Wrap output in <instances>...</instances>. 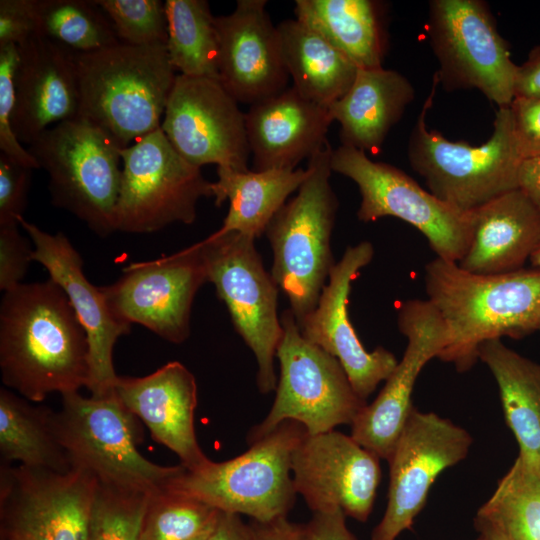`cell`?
<instances>
[{
    "instance_id": "1",
    "label": "cell",
    "mask_w": 540,
    "mask_h": 540,
    "mask_svg": "<svg viewBox=\"0 0 540 540\" xmlns=\"http://www.w3.org/2000/svg\"><path fill=\"white\" fill-rule=\"evenodd\" d=\"M0 371L6 388L33 403L51 393L63 395L88 386L86 332L65 292L50 278L4 292Z\"/></svg>"
},
{
    "instance_id": "2",
    "label": "cell",
    "mask_w": 540,
    "mask_h": 540,
    "mask_svg": "<svg viewBox=\"0 0 540 540\" xmlns=\"http://www.w3.org/2000/svg\"><path fill=\"white\" fill-rule=\"evenodd\" d=\"M424 284L447 333L438 359L459 372L474 366L485 341L540 333V268L481 275L436 257L425 266Z\"/></svg>"
},
{
    "instance_id": "3",
    "label": "cell",
    "mask_w": 540,
    "mask_h": 540,
    "mask_svg": "<svg viewBox=\"0 0 540 540\" xmlns=\"http://www.w3.org/2000/svg\"><path fill=\"white\" fill-rule=\"evenodd\" d=\"M78 116L111 134L126 148L161 126L177 77L166 45L120 43L75 53Z\"/></svg>"
},
{
    "instance_id": "4",
    "label": "cell",
    "mask_w": 540,
    "mask_h": 540,
    "mask_svg": "<svg viewBox=\"0 0 540 540\" xmlns=\"http://www.w3.org/2000/svg\"><path fill=\"white\" fill-rule=\"evenodd\" d=\"M329 142L308 159V176L266 228L271 275L298 324L313 312L333 267L331 235L339 202L330 184Z\"/></svg>"
},
{
    "instance_id": "5",
    "label": "cell",
    "mask_w": 540,
    "mask_h": 540,
    "mask_svg": "<svg viewBox=\"0 0 540 540\" xmlns=\"http://www.w3.org/2000/svg\"><path fill=\"white\" fill-rule=\"evenodd\" d=\"M438 85L434 74L430 93L408 140V160L433 195L469 212L517 189V173L523 158L513 134L509 106L497 109L492 134L479 146L451 141L439 131L428 129L426 114Z\"/></svg>"
},
{
    "instance_id": "6",
    "label": "cell",
    "mask_w": 540,
    "mask_h": 540,
    "mask_svg": "<svg viewBox=\"0 0 540 540\" xmlns=\"http://www.w3.org/2000/svg\"><path fill=\"white\" fill-rule=\"evenodd\" d=\"M121 149L111 134L77 116L45 130L28 151L48 174L53 205L107 237L116 231Z\"/></svg>"
},
{
    "instance_id": "7",
    "label": "cell",
    "mask_w": 540,
    "mask_h": 540,
    "mask_svg": "<svg viewBox=\"0 0 540 540\" xmlns=\"http://www.w3.org/2000/svg\"><path fill=\"white\" fill-rule=\"evenodd\" d=\"M61 397L54 426L72 468L89 472L100 483L148 494L167 487L185 470L181 464H155L138 451V418L115 392L103 397L70 392Z\"/></svg>"
},
{
    "instance_id": "8",
    "label": "cell",
    "mask_w": 540,
    "mask_h": 540,
    "mask_svg": "<svg viewBox=\"0 0 540 540\" xmlns=\"http://www.w3.org/2000/svg\"><path fill=\"white\" fill-rule=\"evenodd\" d=\"M307 433L293 420L250 444L227 461L210 462L196 471L186 468L167 487L219 511L244 514L259 522L287 516L295 503L291 457Z\"/></svg>"
},
{
    "instance_id": "9",
    "label": "cell",
    "mask_w": 540,
    "mask_h": 540,
    "mask_svg": "<svg viewBox=\"0 0 540 540\" xmlns=\"http://www.w3.org/2000/svg\"><path fill=\"white\" fill-rule=\"evenodd\" d=\"M282 338L276 351L280 377L272 408L247 435L250 444L293 420L307 433L320 434L338 425H351L366 406L353 389L340 362L305 339L290 309L282 312Z\"/></svg>"
},
{
    "instance_id": "10",
    "label": "cell",
    "mask_w": 540,
    "mask_h": 540,
    "mask_svg": "<svg viewBox=\"0 0 540 540\" xmlns=\"http://www.w3.org/2000/svg\"><path fill=\"white\" fill-rule=\"evenodd\" d=\"M200 243L208 282L215 286L235 330L257 360L259 391L266 394L276 390L274 358L283 334L277 315L279 287L266 271L255 239L217 230Z\"/></svg>"
},
{
    "instance_id": "11",
    "label": "cell",
    "mask_w": 540,
    "mask_h": 540,
    "mask_svg": "<svg viewBox=\"0 0 540 540\" xmlns=\"http://www.w3.org/2000/svg\"><path fill=\"white\" fill-rule=\"evenodd\" d=\"M120 153L116 231L152 233L173 223L191 224L199 200L213 197V182L173 148L161 126Z\"/></svg>"
},
{
    "instance_id": "12",
    "label": "cell",
    "mask_w": 540,
    "mask_h": 540,
    "mask_svg": "<svg viewBox=\"0 0 540 540\" xmlns=\"http://www.w3.org/2000/svg\"><path fill=\"white\" fill-rule=\"evenodd\" d=\"M427 32L445 90L477 89L498 108L511 104L518 65L486 2L430 1Z\"/></svg>"
},
{
    "instance_id": "13",
    "label": "cell",
    "mask_w": 540,
    "mask_h": 540,
    "mask_svg": "<svg viewBox=\"0 0 540 540\" xmlns=\"http://www.w3.org/2000/svg\"><path fill=\"white\" fill-rule=\"evenodd\" d=\"M332 172L351 179L361 195L357 218L373 222L391 216L403 220L427 239L437 257L458 263L472 236V211L464 212L422 188L401 169L371 160L356 148L332 150Z\"/></svg>"
},
{
    "instance_id": "14",
    "label": "cell",
    "mask_w": 540,
    "mask_h": 540,
    "mask_svg": "<svg viewBox=\"0 0 540 540\" xmlns=\"http://www.w3.org/2000/svg\"><path fill=\"white\" fill-rule=\"evenodd\" d=\"M97 479L1 463V540H90Z\"/></svg>"
},
{
    "instance_id": "15",
    "label": "cell",
    "mask_w": 540,
    "mask_h": 540,
    "mask_svg": "<svg viewBox=\"0 0 540 540\" xmlns=\"http://www.w3.org/2000/svg\"><path fill=\"white\" fill-rule=\"evenodd\" d=\"M472 442L466 429L413 406L387 460V506L370 540H396L411 529L437 477L465 459Z\"/></svg>"
},
{
    "instance_id": "16",
    "label": "cell",
    "mask_w": 540,
    "mask_h": 540,
    "mask_svg": "<svg viewBox=\"0 0 540 540\" xmlns=\"http://www.w3.org/2000/svg\"><path fill=\"white\" fill-rule=\"evenodd\" d=\"M207 282L199 242L169 256L130 264L115 283L101 289L118 320L180 344L190 335L192 304Z\"/></svg>"
},
{
    "instance_id": "17",
    "label": "cell",
    "mask_w": 540,
    "mask_h": 540,
    "mask_svg": "<svg viewBox=\"0 0 540 540\" xmlns=\"http://www.w3.org/2000/svg\"><path fill=\"white\" fill-rule=\"evenodd\" d=\"M219 80L177 75L161 129L190 164L247 171L251 156L245 113Z\"/></svg>"
},
{
    "instance_id": "18",
    "label": "cell",
    "mask_w": 540,
    "mask_h": 540,
    "mask_svg": "<svg viewBox=\"0 0 540 540\" xmlns=\"http://www.w3.org/2000/svg\"><path fill=\"white\" fill-rule=\"evenodd\" d=\"M379 460L351 435L306 433L292 453L293 485L313 513L340 508L366 522L381 479Z\"/></svg>"
},
{
    "instance_id": "19",
    "label": "cell",
    "mask_w": 540,
    "mask_h": 540,
    "mask_svg": "<svg viewBox=\"0 0 540 540\" xmlns=\"http://www.w3.org/2000/svg\"><path fill=\"white\" fill-rule=\"evenodd\" d=\"M397 325L407 339L404 354L375 400L350 425L351 437L386 461L413 408L412 392L421 370L440 356L447 341L444 322L428 300L401 303Z\"/></svg>"
},
{
    "instance_id": "20",
    "label": "cell",
    "mask_w": 540,
    "mask_h": 540,
    "mask_svg": "<svg viewBox=\"0 0 540 540\" xmlns=\"http://www.w3.org/2000/svg\"><path fill=\"white\" fill-rule=\"evenodd\" d=\"M18 223L33 244V261L45 267L50 279L63 289L86 332L90 362L87 388L91 396L111 394L118 378L113 365L114 346L131 326L115 317L101 287L89 282L79 252L62 232H45L24 216Z\"/></svg>"
},
{
    "instance_id": "21",
    "label": "cell",
    "mask_w": 540,
    "mask_h": 540,
    "mask_svg": "<svg viewBox=\"0 0 540 540\" xmlns=\"http://www.w3.org/2000/svg\"><path fill=\"white\" fill-rule=\"evenodd\" d=\"M373 256L374 247L368 241L348 246L331 270L316 308L298 326L305 339L340 362L353 389L364 401L398 364L395 355L384 347L367 351L349 318L352 281Z\"/></svg>"
},
{
    "instance_id": "22",
    "label": "cell",
    "mask_w": 540,
    "mask_h": 540,
    "mask_svg": "<svg viewBox=\"0 0 540 540\" xmlns=\"http://www.w3.org/2000/svg\"><path fill=\"white\" fill-rule=\"evenodd\" d=\"M265 0H238L215 18L219 38V82L238 102L250 106L288 88L280 37Z\"/></svg>"
},
{
    "instance_id": "23",
    "label": "cell",
    "mask_w": 540,
    "mask_h": 540,
    "mask_svg": "<svg viewBox=\"0 0 540 540\" xmlns=\"http://www.w3.org/2000/svg\"><path fill=\"white\" fill-rule=\"evenodd\" d=\"M13 131L30 145L48 128L78 116L74 52L37 33L18 46Z\"/></svg>"
},
{
    "instance_id": "24",
    "label": "cell",
    "mask_w": 540,
    "mask_h": 540,
    "mask_svg": "<svg viewBox=\"0 0 540 540\" xmlns=\"http://www.w3.org/2000/svg\"><path fill=\"white\" fill-rule=\"evenodd\" d=\"M114 392L148 427L153 439L173 451L188 471L210 462L195 434L196 380L182 363L169 362L144 377L118 376Z\"/></svg>"
},
{
    "instance_id": "25",
    "label": "cell",
    "mask_w": 540,
    "mask_h": 540,
    "mask_svg": "<svg viewBox=\"0 0 540 540\" xmlns=\"http://www.w3.org/2000/svg\"><path fill=\"white\" fill-rule=\"evenodd\" d=\"M329 108L303 97L293 86L250 106L245 124L255 171L296 169L327 143Z\"/></svg>"
},
{
    "instance_id": "26",
    "label": "cell",
    "mask_w": 540,
    "mask_h": 540,
    "mask_svg": "<svg viewBox=\"0 0 540 540\" xmlns=\"http://www.w3.org/2000/svg\"><path fill=\"white\" fill-rule=\"evenodd\" d=\"M540 244V210L520 190L472 210V236L460 268L481 275L524 268Z\"/></svg>"
},
{
    "instance_id": "27",
    "label": "cell",
    "mask_w": 540,
    "mask_h": 540,
    "mask_svg": "<svg viewBox=\"0 0 540 540\" xmlns=\"http://www.w3.org/2000/svg\"><path fill=\"white\" fill-rule=\"evenodd\" d=\"M414 97L413 85L398 71L358 68L348 91L329 107L341 145L377 152Z\"/></svg>"
},
{
    "instance_id": "28",
    "label": "cell",
    "mask_w": 540,
    "mask_h": 540,
    "mask_svg": "<svg viewBox=\"0 0 540 540\" xmlns=\"http://www.w3.org/2000/svg\"><path fill=\"white\" fill-rule=\"evenodd\" d=\"M296 19L318 32L357 68L383 67L386 10L375 0H296Z\"/></svg>"
},
{
    "instance_id": "29",
    "label": "cell",
    "mask_w": 540,
    "mask_h": 540,
    "mask_svg": "<svg viewBox=\"0 0 540 540\" xmlns=\"http://www.w3.org/2000/svg\"><path fill=\"white\" fill-rule=\"evenodd\" d=\"M477 355L496 380L506 424L518 443V457L540 469V363L501 339L483 342Z\"/></svg>"
},
{
    "instance_id": "30",
    "label": "cell",
    "mask_w": 540,
    "mask_h": 540,
    "mask_svg": "<svg viewBox=\"0 0 540 540\" xmlns=\"http://www.w3.org/2000/svg\"><path fill=\"white\" fill-rule=\"evenodd\" d=\"M217 176L213 182L215 205L229 201L228 213L218 231H235L256 239L265 234L274 215L304 182L308 169L238 171L217 167Z\"/></svg>"
},
{
    "instance_id": "31",
    "label": "cell",
    "mask_w": 540,
    "mask_h": 540,
    "mask_svg": "<svg viewBox=\"0 0 540 540\" xmlns=\"http://www.w3.org/2000/svg\"><path fill=\"white\" fill-rule=\"evenodd\" d=\"M277 29L292 86L306 99L329 108L350 88L357 66L296 18L283 20Z\"/></svg>"
},
{
    "instance_id": "32",
    "label": "cell",
    "mask_w": 540,
    "mask_h": 540,
    "mask_svg": "<svg viewBox=\"0 0 540 540\" xmlns=\"http://www.w3.org/2000/svg\"><path fill=\"white\" fill-rule=\"evenodd\" d=\"M8 388L0 389L2 463L66 473L72 469L54 426V410L36 406Z\"/></svg>"
},
{
    "instance_id": "33",
    "label": "cell",
    "mask_w": 540,
    "mask_h": 540,
    "mask_svg": "<svg viewBox=\"0 0 540 540\" xmlns=\"http://www.w3.org/2000/svg\"><path fill=\"white\" fill-rule=\"evenodd\" d=\"M170 62L181 75L219 80V38L208 1L166 0Z\"/></svg>"
},
{
    "instance_id": "34",
    "label": "cell",
    "mask_w": 540,
    "mask_h": 540,
    "mask_svg": "<svg viewBox=\"0 0 540 540\" xmlns=\"http://www.w3.org/2000/svg\"><path fill=\"white\" fill-rule=\"evenodd\" d=\"M476 518L506 540H540V469L517 456Z\"/></svg>"
},
{
    "instance_id": "35",
    "label": "cell",
    "mask_w": 540,
    "mask_h": 540,
    "mask_svg": "<svg viewBox=\"0 0 540 540\" xmlns=\"http://www.w3.org/2000/svg\"><path fill=\"white\" fill-rule=\"evenodd\" d=\"M38 33L75 53L122 43L94 0H36Z\"/></svg>"
},
{
    "instance_id": "36",
    "label": "cell",
    "mask_w": 540,
    "mask_h": 540,
    "mask_svg": "<svg viewBox=\"0 0 540 540\" xmlns=\"http://www.w3.org/2000/svg\"><path fill=\"white\" fill-rule=\"evenodd\" d=\"M220 511L168 487L148 496L138 540H206Z\"/></svg>"
},
{
    "instance_id": "37",
    "label": "cell",
    "mask_w": 540,
    "mask_h": 540,
    "mask_svg": "<svg viewBox=\"0 0 540 540\" xmlns=\"http://www.w3.org/2000/svg\"><path fill=\"white\" fill-rule=\"evenodd\" d=\"M148 493L97 482L90 540H138Z\"/></svg>"
},
{
    "instance_id": "38",
    "label": "cell",
    "mask_w": 540,
    "mask_h": 540,
    "mask_svg": "<svg viewBox=\"0 0 540 540\" xmlns=\"http://www.w3.org/2000/svg\"><path fill=\"white\" fill-rule=\"evenodd\" d=\"M110 20L118 39L134 46L166 45L168 21L161 0H94Z\"/></svg>"
},
{
    "instance_id": "39",
    "label": "cell",
    "mask_w": 540,
    "mask_h": 540,
    "mask_svg": "<svg viewBox=\"0 0 540 540\" xmlns=\"http://www.w3.org/2000/svg\"><path fill=\"white\" fill-rule=\"evenodd\" d=\"M17 62L18 46L0 48V150L24 166L39 169L38 162L28 149L22 146L12 128Z\"/></svg>"
},
{
    "instance_id": "40",
    "label": "cell",
    "mask_w": 540,
    "mask_h": 540,
    "mask_svg": "<svg viewBox=\"0 0 540 540\" xmlns=\"http://www.w3.org/2000/svg\"><path fill=\"white\" fill-rule=\"evenodd\" d=\"M32 170L0 154V225L19 224L27 206Z\"/></svg>"
},
{
    "instance_id": "41",
    "label": "cell",
    "mask_w": 540,
    "mask_h": 540,
    "mask_svg": "<svg viewBox=\"0 0 540 540\" xmlns=\"http://www.w3.org/2000/svg\"><path fill=\"white\" fill-rule=\"evenodd\" d=\"M18 225H0V290L3 292L21 284L33 261V247L21 235Z\"/></svg>"
},
{
    "instance_id": "42",
    "label": "cell",
    "mask_w": 540,
    "mask_h": 540,
    "mask_svg": "<svg viewBox=\"0 0 540 540\" xmlns=\"http://www.w3.org/2000/svg\"><path fill=\"white\" fill-rule=\"evenodd\" d=\"M37 33L36 0L0 1V48L21 46Z\"/></svg>"
},
{
    "instance_id": "43",
    "label": "cell",
    "mask_w": 540,
    "mask_h": 540,
    "mask_svg": "<svg viewBox=\"0 0 540 540\" xmlns=\"http://www.w3.org/2000/svg\"><path fill=\"white\" fill-rule=\"evenodd\" d=\"M513 134L522 158L540 153V99L515 97L509 105Z\"/></svg>"
},
{
    "instance_id": "44",
    "label": "cell",
    "mask_w": 540,
    "mask_h": 540,
    "mask_svg": "<svg viewBox=\"0 0 540 540\" xmlns=\"http://www.w3.org/2000/svg\"><path fill=\"white\" fill-rule=\"evenodd\" d=\"M345 518L340 508L313 513L306 524L310 540H358L348 529Z\"/></svg>"
},
{
    "instance_id": "45",
    "label": "cell",
    "mask_w": 540,
    "mask_h": 540,
    "mask_svg": "<svg viewBox=\"0 0 540 540\" xmlns=\"http://www.w3.org/2000/svg\"><path fill=\"white\" fill-rule=\"evenodd\" d=\"M248 526L252 540H310L306 524L291 522L287 516L268 522L252 520Z\"/></svg>"
},
{
    "instance_id": "46",
    "label": "cell",
    "mask_w": 540,
    "mask_h": 540,
    "mask_svg": "<svg viewBox=\"0 0 540 540\" xmlns=\"http://www.w3.org/2000/svg\"><path fill=\"white\" fill-rule=\"evenodd\" d=\"M515 97L540 99V44L533 47L525 62L518 66Z\"/></svg>"
},
{
    "instance_id": "47",
    "label": "cell",
    "mask_w": 540,
    "mask_h": 540,
    "mask_svg": "<svg viewBox=\"0 0 540 540\" xmlns=\"http://www.w3.org/2000/svg\"><path fill=\"white\" fill-rule=\"evenodd\" d=\"M517 187L540 210V153L522 159L517 173Z\"/></svg>"
},
{
    "instance_id": "48",
    "label": "cell",
    "mask_w": 540,
    "mask_h": 540,
    "mask_svg": "<svg viewBox=\"0 0 540 540\" xmlns=\"http://www.w3.org/2000/svg\"><path fill=\"white\" fill-rule=\"evenodd\" d=\"M206 540H252L250 529L238 514L220 511L217 523Z\"/></svg>"
},
{
    "instance_id": "49",
    "label": "cell",
    "mask_w": 540,
    "mask_h": 540,
    "mask_svg": "<svg viewBox=\"0 0 540 540\" xmlns=\"http://www.w3.org/2000/svg\"><path fill=\"white\" fill-rule=\"evenodd\" d=\"M474 524L478 532L484 535L486 540H506L494 527L485 521L475 517Z\"/></svg>"
},
{
    "instance_id": "50",
    "label": "cell",
    "mask_w": 540,
    "mask_h": 540,
    "mask_svg": "<svg viewBox=\"0 0 540 540\" xmlns=\"http://www.w3.org/2000/svg\"><path fill=\"white\" fill-rule=\"evenodd\" d=\"M531 267L540 268V244L530 258Z\"/></svg>"
},
{
    "instance_id": "51",
    "label": "cell",
    "mask_w": 540,
    "mask_h": 540,
    "mask_svg": "<svg viewBox=\"0 0 540 540\" xmlns=\"http://www.w3.org/2000/svg\"><path fill=\"white\" fill-rule=\"evenodd\" d=\"M475 540H486L485 536L479 533V536Z\"/></svg>"
}]
</instances>
